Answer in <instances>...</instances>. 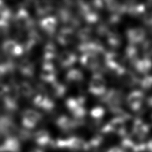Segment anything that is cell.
I'll return each mask as SVG.
<instances>
[{"instance_id":"cell-10","label":"cell","mask_w":152,"mask_h":152,"mask_svg":"<svg viewBox=\"0 0 152 152\" xmlns=\"http://www.w3.org/2000/svg\"><path fill=\"white\" fill-rule=\"evenodd\" d=\"M55 47L54 45L52 43H48L44 49L43 56L45 58V61L50 62L55 57Z\"/></svg>"},{"instance_id":"cell-7","label":"cell","mask_w":152,"mask_h":152,"mask_svg":"<svg viewBox=\"0 0 152 152\" xmlns=\"http://www.w3.org/2000/svg\"><path fill=\"white\" fill-rule=\"evenodd\" d=\"M56 26V21L53 17H46L40 22V26L43 30L48 34L54 32Z\"/></svg>"},{"instance_id":"cell-2","label":"cell","mask_w":152,"mask_h":152,"mask_svg":"<svg viewBox=\"0 0 152 152\" xmlns=\"http://www.w3.org/2000/svg\"><path fill=\"white\" fill-rule=\"evenodd\" d=\"M23 123L27 127H33L41 119V115L33 109H27L23 113Z\"/></svg>"},{"instance_id":"cell-5","label":"cell","mask_w":152,"mask_h":152,"mask_svg":"<svg viewBox=\"0 0 152 152\" xmlns=\"http://www.w3.org/2000/svg\"><path fill=\"white\" fill-rule=\"evenodd\" d=\"M34 104L44 110H49L53 107V102L44 95H38L34 99Z\"/></svg>"},{"instance_id":"cell-9","label":"cell","mask_w":152,"mask_h":152,"mask_svg":"<svg viewBox=\"0 0 152 152\" xmlns=\"http://www.w3.org/2000/svg\"><path fill=\"white\" fill-rule=\"evenodd\" d=\"M17 91L19 94L23 97H30L33 93L32 87L27 82H21L17 88Z\"/></svg>"},{"instance_id":"cell-16","label":"cell","mask_w":152,"mask_h":152,"mask_svg":"<svg viewBox=\"0 0 152 152\" xmlns=\"http://www.w3.org/2000/svg\"><path fill=\"white\" fill-rule=\"evenodd\" d=\"M10 93V88L5 84H0V100L4 99Z\"/></svg>"},{"instance_id":"cell-3","label":"cell","mask_w":152,"mask_h":152,"mask_svg":"<svg viewBox=\"0 0 152 152\" xmlns=\"http://www.w3.org/2000/svg\"><path fill=\"white\" fill-rule=\"evenodd\" d=\"M2 49L5 53L12 56H18L23 52V46L12 40H7L2 45Z\"/></svg>"},{"instance_id":"cell-11","label":"cell","mask_w":152,"mask_h":152,"mask_svg":"<svg viewBox=\"0 0 152 152\" xmlns=\"http://www.w3.org/2000/svg\"><path fill=\"white\" fill-rule=\"evenodd\" d=\"M4 102L5 109L9 110H14L17 107L15 97L10 95V94H8L7 96L4 99Z\"/></svg>"},{"instance_id":"cell-13","label":"cell","mask_w":152,"mask_h":152,"mask_svg":"<svg viewBox=\"0 0 152 152\" xmlns=\"http://www.w3.org/2000/svg\"><path fill=\"white\" fill-rule=\"evenodd\" d=\"M71 59V56L67 52H64L62 53L59 56V62L62 66H66L69 64L70 60Z\"/></svg>"},{"instance_id":"cell-15","label":"cell","mask_w":152,"mask_h":152,"mask_svg":"<svg viewBox=\"0 0 152 152\" xmlns=\"http://www.w3.org/2000/svg\"><path fill=\"white\" fill-rule=\"evenodd\" d=\"M52 90L53 94L56 96H61L64 91L62 86L61 85H59L58 83H55L53 85H52Z\"/></svg>"},{"instance_id":"cell-12","label":"cell","mask_w":152,"mask_h":152,"mask_svg":"<svg viewBox=\"0 0 152 152\" xmlns=\"http://www.w3.org/2000/svg\"><path fill=\"white\" fill-rule=\"evenodd\" d=\"M10 10L2 2L0 1V19L8 20L10 18Z\"/></svg>"},{"instance_id":"cell-4","label":"cell","mask_w":152,"mask_h":152,"mask_svg":"<svg viewBox=\"0 0 152 152\" xmlns=\"http://www.w3.org/2000/svg\"><path fill=\"white\" fill-rule=\"evenodd\" d=\"M41 78L46 82H53L55 77V70L50 62L45 61L43 65L42 72L40 74Z\"/></svg>"},{"instance_id":"cell-14","label":"cell","mask_w":152,"mask_h":152,"mask_svg":"<svg viewBox=\"0 0 152 152\" xmlns=\"http://www.w3.org/2000/svg\"><path fill=\"white\" fill-rule=\"evenodd\" d=\"M9 30V24L7 20L0 19V36H2L8 33Z\"/></svg>"},{"instance_id":"cell-8","label":"cell","mask_w":152,"mask_h":152,"mask_svg":"<svg viewBox=\"0 0 152 152\" xmlns=\"http://www.w3.org/2000/svg\"><path fill=\"white\" fill-rule=\"evenodd\" d=\"M36 11L37 15L43 16L49 14L52 10V6L47 1H39L35 4Z\"/></svg>"},{"instance_id":"cell-1","label":"cell","mask_w":152,"mask_h":152,"mask_svg":"<svg viewBox=\"0 0 152 152\" xmlns=\"http://www.w3.org/2000/svg\"><path fill=\"white\" fill-rule=\"evenodd\" d=\"M15 23L20 28L29 29L33 26V20L24 10H20L15 15Z\"/></svg>"},{"instance_id":"cell-6","label":"cell","mask_w":152,"mask_h":152,"mask_svg":"<svg viewBox=\"0 0 152 152\" xmlns=\"http://www.w3.org/2000/svg\"><path fill=\"white\" fill-rule=\"evenodd\" d=\"M19 70L24 76L31 77L34 74V66L32 62L25 59L21 62L19 65Z\"/></svg>"}]
</instances>
